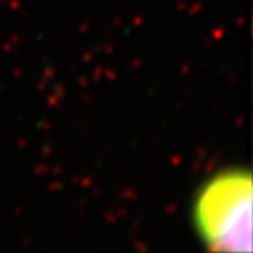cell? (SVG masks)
<instances>
[{"label": "cell", "mask_w": 253, "mask_h": 253, "mask_svg": "<svg viewBox=\"0 0 253 253\" xmlns=\"http://www.w3.org/2000/svg\"><path fill=\"white\" fill-rule=\"evenodd\" d=\"M252 174L229 168L211 176L192 202V224L202 240L215 252L252 250Z\"/></svg>", "instance_id": "6da1fadb"}]
</instances>
